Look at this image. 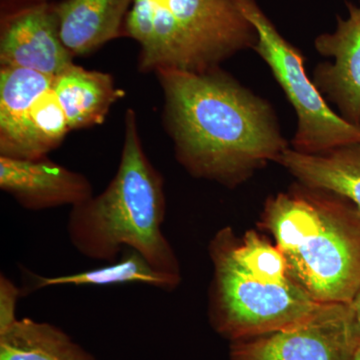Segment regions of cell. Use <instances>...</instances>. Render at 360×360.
Returning a JSON list of instances; mask_svg holds the SVG:
<instances>
[{
  "label": "cell",
  "instance_id": "e0dca14e",
  "mask_svg": "<svg viewBox=\"0 0 360 360\" xmlns=\"http://www.w3.org/2000/svg\"><path fill=\"white\" fill-rule=\"evenodd\" d=\"M21 296V290L8 278L0 276V333L18 321L15 314L16 304Z\"/></svg>",
  "mask_w": 360,
  "mask_h": 360
},
{
  "label": "cell",
  "instance_id": "ffe728a7",
  "mask_svg": "<svg viewBox=\"0 0 360 360\" xmlns=\"http://www.w3.org/2000/svg\"><path fill=\"white\" fill-rule=\"evenodd\" d=\"M354 360H360V340L357 345L356 352H355Z\"/></svg>",
  "mask_w": 360,
  "mask_h": 360
},
{
  "label": "cell",
  "instance_id": "8992f818",
  "mask_svg": "<svg viewBox=\"0 0 360 360\" xmlns=\"http://www.w3.org/2000/svg\"><path fill=\"white\" fill-rule=\"evenodd\" d=\"M243 9L257 32L253 51L269 66L297 115L293 149L319 155L360 143V124L347 122L329 108L307 77L302 52L279 33L257 0H243Z\"/></svg>",
  "mask_w": 360,
  "mask_h": 360
},
{
  "label": "cell",
  "instance_id": "5bb4252c",
  "mask_svg": "<svg viewBox=\"0 0 360 360\" xmlns=\"http://www.w3.org/2000/svg\"><path fill=\"white\" fill-rule=\"evenodd\" d=\"M277 163L300 184L340 194L360 210V143L319 155L288 148Z\"/></svg>",
  "mask_w": 360,
  "mask_h": 360
},
{
  "label": "cell",
  "instance_id": "d6986e66",
  "mask_svg": "<svg viewBox=\"0 0 360 360\" xmlns=\"http://www.w3.org/2000/svg\"><path fill=\"white\" fill-rule=\"evenodd\" d=\"M350 307H352V315H354L355 328H356L360 338V290L355 296L354 302L350 303Z\"/></svg>",
  "mask_w": 360,
  "mask_h": 360
},
{
  "label": "cell",
  "instance_id": "4fadbf2b",
  "mask_svg": "<svg viewBox=\"0 0 360 360\" xmlns=\"http://www.w3.org/2000/svg\"><path fill=\"white\" fill-rule=\"evenodd\" d=\"M53 89L70 130L103 124L113 104L125 96L110 73L77 65L54 77Z\"/></svg>",
  "mask_w": 360,
  "mask_h": 360
},
{
  "label": "cell",
  "instance_id": "2e32d148",
  "mask_svg": "<svg viewBox=\"0 0 360 360\" xmlns=\"http://www.w3.org/2000/svg\"><path fill=\"white\" fill-rule=\"evenodd\" d=\"M32 290L54 285H115L141 283L165 291L174 290L181 283V276L165 274L151 265L139 251L127 248L120 259L105 266L68 276L44 277L32 274Z\"/></svg>",
  "mask_w": 360,
  "mask_h": 360
},
{
  "label": "cell",
  "instance_id": "8fae6325",
  "mask_svg": "<svg viewBox=\"0 0 360 360\" xmlns=\"http://www.w3.org/2000/svg\"><path fill=\"white\" fill-rule=\"evenodd\" d=\"M348 18H338L333 33L315 39V49L335 58L315 68L314 82L322 96L335 104L341 117L360 124V7L347 2Z\"/></svg>",
  "mask_w": 360,
  "mask_h": 360
},
{
  "label": "cell",
  "instance_id": "9c48e42d",
  "mask_svg": "<svg viewBox=\"0 0 360 360\" xmlns=\"http://www.w3.org/2000/svg\"><path fill=\"white\" fill-rule=\"evenodd\" d=\"M59 33L54 2L0 15V68H23L58 77L73 63Z\"/></svg>",
  "mask_w": 360,
  "mask_h": 360
},
{
  "label": "cell",
  "instance_id": "5b68a950",
  "mask_svg": "<svg viewBox=\"0 0 360 360\" xmlns=\"http://www.w3.org/2000/svg\"><path fill=\"white\" fill-rule=\"evenodd\" d=\"M243 2L134 0L124 37L139 44V70L206 72L238 52L253 49L257 32L243 13Z\"/></svg>",
  "mask_w": 360,
  "mask_h": 360
},
{
  "label": "cell",
  "instance_id": "3957f363",
  "mask_svg": "<svg viewBox=\"0 0 360 360\" xmlns=\"http://www.w3.org/2000/svg\"><path fill=\"white\" fill-rule=\"evenodd\" d=\"M210 321L231 341L309 321L330 304L316 302L291 274L283 251L257 231L220 229L210 243Z\"/></svg>",
  "mask_w": 360,
  "mask_h": 360
},
{
  "label": "cell",
  "instance_id": "277c9868",
  "mask_svg": "<svg viewBox=\"0 0 360 360\" xmlns=\"http://www.w3.org/2000/svg\"><path fill=\"white\" fill-rule=\"evenodd\" d=\"M259 225L316 302H354L360 290V210L354 203L297 181L267 200Z\"/></svg>",
  "mask_w": 360,
  "mask_h": 360
},
{
  "label": "cell",
  "instance_id": "ac0fdd59",
  "mask_svg": "<svg viewBox=\"0 0 360 360\" xmlns=\"http://www.w3.org/2000/svg\"><path fill=\"white\" fill-rule=\"evenodd\" d=\"M49 1V0H0V15Z\"/></svg>",
  "mask_w": 360,
  "mask_h": 360
},
{
  "label": "cell",
  "instance_id": "9a60e30c",
  "mask_svg": "<svg viewBox=\"0 0 360 360\" xmlns=\"http://www.w3.org/2000/svg\"><path fill=\"white\" fill-rule=\"evenodd\" d=\"M0 360H96L63 329L30 317L0 333Z\"/></svg>",
  "mask_w": 360,
  "mask_h": 360
},
{
  "label": "cell",
  "instance_id": "ba28073f",
  "mask_svg": "<svg viewBox=\"0 0 360 360\" xmlns=\"http://www.w3.org/2000/svg\"><path fill=\"white\" fill-rule=\"evenodd\" d=\"M360 338L350 304H330L291 328L231 341L232 360H354Z\"/></svg>",
  "mask_w": 360,
  "mask_h": 360
},
{
  "label": "cell",
  "instance_id": "52a82bcc",
  "mask_svg": "<svg viewBox=\"0 0 360 360\" xmlns=\"http://www.w3.org/2000/svg\"><path fill=\"white\" fill-rule=\"evenodd\" d=\"M54 77L23 68H0V155L46 158L70 131L53 89Z\"/></svg>",
  "mask_w": 360,
  "mask_h": 360
},
{
  "label": "cell",
  "instance_id": "7a4b0ae2",
  "mask_svg": "<svg viewBox=\"0 0 360 360\" xmlns=\"http://www.w3.org/2000/svg\"><path fill=\"white\" fill-rule=\"evenodd\" d=\"M165 215V179L146 155L136 112L129 108L117 172L103 193L71 207L68 238L89 259L112 264L123 250L132 248L156 269L181 276L176 255L161 229Z\"/></svg>",
  "mask_w": 360,
  "mask_h": 360
},
{
  "label": "cell",
  "instance_id": "6da1fadb",
  "mask_svg": "<svg viewBox=\"0 0 360 360\" xmlns=\"http://www.w3.org/2000/svg\"><path fill=\"white\" fill-rule=\"evenodd\" d=\"M155 75L162 91L163 129L191 176L232 188L290 148L271 104L221 68Z\"/></svg>",
  "mask_w": 360,
  "mask_h": 360
},
{
  "label": "cell",
  "instance_id": "7c38bea8",
  "mask_svg": "<svg viewBox=\"0 0 360 360\" xmlns=\"http://www.w3.org/2000/svg\"><path fill=\"white\" fill-rule=\"evenodd\" d=\"M134 0H61L54 2L59 33L73 58L86 56L124 37Z\"/></svg>",
  "mask_w": 360,
  "mask_h": 360
},
{
  "label": "cell",
  "instance_id": "30bf717a",
  "mask_svg": "<svg viewBox=\"0 0 360 360\" xmlns=\"http://www.w3.org/2000/svg\"><path fill=\"white\" fill-rule=\"evenodd\" d=\"M0 188L32 212L75 207L94 195L85 175L49 160H18L0 155Z\"/></svg>",
  "mask_w": 360,
  "mask_h": 360
}]
</instances>
